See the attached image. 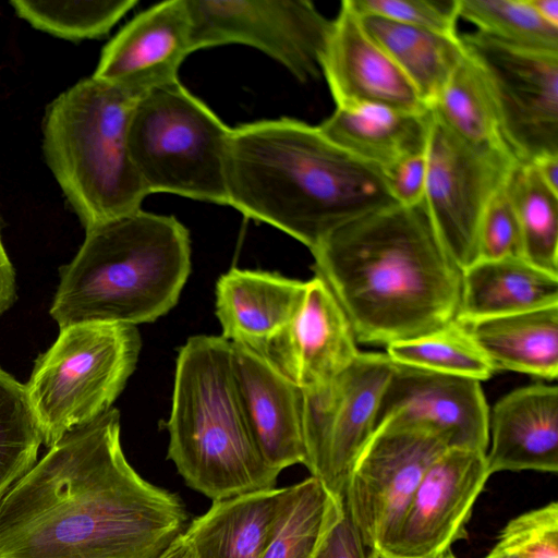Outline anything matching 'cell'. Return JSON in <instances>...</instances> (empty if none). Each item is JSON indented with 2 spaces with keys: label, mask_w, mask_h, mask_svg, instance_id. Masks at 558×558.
<instances>
[{
  "label": "cell",
  "mask_w": 558,
  "mask_h": 558,
  "mask_svg": "<svg viewBox=\"0 0 558 558\" xmlns=\"http://www.w3.org/2000/svg\"><path fill=\"white\" fill-rule=\"evenodd\" d=\"M186 521L180 497L128 462L111 408L66 433L0 499V558H157Z\"/></svg>",
  "instance_id": "cell-1"
},
{
  "label": "cell",
  "mask_w": 558,
  "mask_h": 558,
  "mask_svg": "<svg viewBox=\"0 0 558 558\" xmlns=\"http://www.w3.org/2000/svg\"><path fill=\"white\" fill-rule=\"evenodd\" d=\"M311 252L360 343L387 347L457 319L462 270L424 202L365 215Z\"/></svg>",
  "instance_id": "cell-2"
},
{
  "label": "cell",
  "mask_w": 558,
  "mask_h": 558,
  "mask_svg": "<svg viewBox=\"0 0 558 558\" xmlns=\"http://www.w3.org/2000/svg\"><path fill=\"white\" fill-rule=\"evenodd\" d=\"M227 189L228 205L310 251L343 226L398 204L381 169L291 118L231 130Z\"/></svg>",
  "instance_id": "cell-3"
},
{
  "label": "cell",
  "mask_w": 558,
  "mask_h": 558,
  "mask_svg": "<svg viewBox=\"0 0 558 558\" xmlns=\"http://www.w3.org/2000/svg\"><path fill=\"white\" fill-rule=\"evenodd\" d=\"M190 270L184 226L138 209L86 230L74 258L60 268L50 315L60 328L155 322L178 303Z\"/></svg>",
  "instance_id": "cell-4"
},
{
  "label": "cell",
  "mask_w": 558,
  "mask_h": 558,
  "mask_svg": "<svg viewBox=\"0 0 558 558\" xmlns=\"http://www.w3.org/2000/svg\"><path fill=\"white\" fill-rule=\"evenodd\" d=\"M230 341L193 336L180 348L166 428L168 459L192 489L211 500L276 487L233 379Z\"/></svg>",
  "instance_id": "cell-5"
},
{
  "label": "cell",
  "mask_w": 558,
  "mask_h": 558,
  "mask_svg": "<svg viewBox=\"0 0 558 558\" xmlns=\"http://www.w3.org/2000/svg\"><path fill=\"white\" fill-rule=\"evenodd\" d=\"M137 99L90 76L46 110L45 158L85 230L141 209L148 195L128 141Z\"/></svg>",
  "instance_id": "cell-6"
},
{
  "label": "cell",
  "mask_w": 558,
  "mask_h": 558,
  "mask_svg": "<svg viewBox=\"0 0 558 558\" xmlns=\"http://www.w3.org/2000/svg\"><path fill=\"white\" fill-rule=\"evenodd\" d=\"M231 130L179 81L144 94L128 141L146 193L228 205Z\"/></svg>",
  "instance_id": "cell-7"
},
{
  "label": "cell",
  "mask_w": 558,
  "mask_h": 558,
  "mask_svg": "<svg viewBox=\"0 0 558 558\" xmlns=\"http://www.w3.org/2000/svg\"><path fill=\"white\" fill-rule=\"evenodd\" d=\"M141 345L132 325L60 328L56 341L36 359L26 384L47 448L111 409L135 369Z\"/></svg>",
  "instance_id": "cell-8"
},
{
  "label": "cell",
  "mask_w": 558,
  "mask_h": 558,
  "mask_svg": "<svg viewBox=\"0 0 558 558\" xmlns=\"http://www.w3.org/2000/svg\"><path fill=\"white\" fill-rule=\"evenodd\" d=\"M449 447L434 427L395 414L383 420L349 474L345 511L369 549L393 536L423 475Z\"/></svg>",
  "instance_id": "cell-9"
},
{
  "label": "cell",
  "mask_w": 558,
  "mask_h": 558,
  "mask_svg": "<svg viewBox=\"0 0 558 558\" xmlns=\"http://www.w3.org/2000/svg\"><path fill=\"white\" fill-rule=\"evenodd\" d=\"M430 114L423 202L441 242L463 270L478 259L483 215L519 160L507 148L463 141Z\"/></svg>",
  "instance_id": "cell-10"
},
{
  "label": "cell",
  "mask_w": 558,
  "mask_h": 558,
  "mask_svg": "<svg viewBox=\"0 0 558 558\" xmlns=\"http://www.w3.org/2000/svg\"><path fill=\"white\" fill-rule=\"evenodd\" d=\"M460 37L486 78L514 157L533 162L558 155V52L511 46L477 31Z\"/></svg>",
  "instance_id": "cell-11"
},
{
  "label": "cell",
  "mask_w": 558,
  "mask_h": 558,
  "mask_svg": "<svg viewBox=\"0 0 558 558\" xmlns=\"http://www.w3.org/2000/svg\"><path fill=\"white\" fill-rule=\"evenodd\" d=\"M393 362L386 353L360 352L330 385L302 389L305 466L343 497L351 469L376 428Z\"/></svg>",
  "instance_id": "cell-12"
},
{
  "label": "cell",
  "mask_w": 558,
  "mask_h": 558,
  "mask_svg": "<svg viewBox=\"0 0 558 558\" xmlns=\"http://www.w3.org/2000/svg\"><path fill=\"white\" fill-rule=\"evenodd\" d=\"M193 51L242 44L268 54L299 81L317 78L331 29L305 0H186Z\"/></svg>",
  "instance_id": "cell-13"
},
{
  "label": "cell",
  "mask_w": 558,
  "mask_h": 558,
  "mask_svg": "<svg viewBox=\"0 0 558 558\" xmlns=\"http://www.w3.org/2000/svg\"><path fill=\"white\" fill-rule=\"evenodd\" d=\"M489 476L485 452L445 450L426 470L381 550L400 558H439L450 551L468 537L466 523Z\"/></svg>",
  "instance_id": "cell-14"
},
{
  "label": "cell",
  "mask_w": 558,
  "mask_h": 558,
  "mask_svg": "<svg viewBox=\"0 0 558 558\" xmlns=\"http://www.w3.org/2000/svg\"><path fill=\"white\" fill-rule=\"evenodd\" d=\"M305 282L288 327L255 352L300 388L315 389L330 385L360 351L352 326L327 283L317 275Z\"/></svg>",
  "instance_id": "cell-15"
},
{
  "label": "cell",
  "mask_w": 558,
  "mask_h": 558,
  "mask_svg": "<svg viewBox=\"0 0 558 558\" xmlns=\"http://www.w3.org/2000/svg\"><path fill=\"white\" fill-rule=\"evenodd\" d=\"M399 414L445 435L450 448L488 450L489 408L475 379L393 362L381 392L376 426Z\"/></svg>",
  "instance_id": "cell-16"
},
{
  "label": "cell",
  "mask_w": 558,
  "mask_h": 558,
  "mask_svg": "<svg viewBox=\"0 0 558 558\" xmlns=\"http://www.w3.org/2000/svg\"><path fill=\"white\" fill-rule=\"evenodd\" d=\"M191 52L186 0H169L130 21L104 47L92 76L140 98L179 81V69Z\"/></svg>",
  "instance_id": "cell-17"
},
{
  "label": "cell",
  "mask_w": 558,
  "mask_h": 558,
  "mask_svg": "<svg viewBox=\"0 0 558 558\" xmlns=\"http://www.w3.org/2000/svg\"><path fill=\"white\" fill-rule=\"evenodd\" d=\"M320 71L337 108L381 105L409 111L428 109L407 76L367 34L347 0L332 20Z\"/></svg>",
  "instance_id": "cell-18"
},
{
  "label": "cell",
  "mask_w": 558,
  "mask_h": 558,
  "mask_svg": "<svg viewBox=\"0 0 558 558\" xmlns=\"http://www.w3.org/2000/svg\"><path fill=\"white\" fill-rule=\"evenodd\" d=\"M230 350L236 391L262 457L279 473L305 464L302 389L247 347L230 342Z\"/></svg>",
  "instance_id": "cell-19"
},
{
  "label": "cell",
  "mask_w": 558,
  "mask_h": 558,
  "mask_svg": "<svg viewBox=\"0 0 558 558\" xmlns=\"http://www.w3.org/2000/svg\"><path fill=\"white\" fill-rule=\"evenodd\" d=\"M489 474L558 471V388L525 386L507 393L489 411Z\"/></svg>",
  "instance_id": "cell-20"
},
{
  "label": "cell",
  "mask_w": 558,
  "mask_h": 558,
  "mask_svg": "<svg viewBox=\"0 0 558 558\" xmlns=\"http://www.w3.org/2000/svg\"><path fill=\"white\" fill-rule=\"evenodd\" d=\"M305 281L277 272L231 268L216 283V316L221 337L258 350L294 317Z\"/></svg>",
  "instance_id": "cell-21"
},
{
  "label": "cell",
  "mask_w": 558,
  "mask_h": 558,
  "mask_svg": "<svg viewBox=\"0 0 558 558\" xmlns=\"http://www.w3.org/2000/svg\"><path fill=\"white\" fill-rule=\"evenodd\" d=\"M290 486L213 500L182 533L195 558H260Z\"/></svg>",
  "instance_id": "cell-22"
},
{
  "label": "cell",
  "mask_w": 558,
  "mask_h": 558,
  "mask_svg": "<svg viewBox=\"0 0 558 558\" xmlns=\"http://www.w3.org/2000/svg\"><path fill=\"white\" fill-rule=\"evenodd\" d=\"M432 114L381 105L337 108L318 126L343 150L381 170L425 153Z\"/></svg>",
  "instance_id": "cell-23"
},
{
  "label": "cell",
  "mask_w": 558,
  "mask_h": 558,
  "mask_svg": "<svg viewBox=\"0 0 558 558\" xmlns=\"http://www.w3.org/2000/svg\"><path fill=\"white\" fill-rule=\"evenodd\" d=\"M558 304V276L520 257L477 259L462 270V324Z\"/></svg>",
  "instance_id": "cell-24"
},
{
  "label": "cell",
  "mask_w": 558,
  "mask_h": 558,
  "mask_svg": "<svg viewBox=\"0 0 558 558\" xmlns=\"http://www.w3.org/2000/svg\"><path fill=\"white\" fill-rule=\"evenodd\" d=\"M464 325L497 371L557 378L558 304Z\"/></svg>",
  "instance_id": "cell-25"
},
{
  "label": "cell",
  "mask_w": 558,
  "mask_h": 558,
  "mask_svg": "<svg viewBox=\"0 0 558 558\" xmlns=\"http://www.w3.org/2000/svg\"><path fill=\"white\" fill-rule=\"evenodd\" d=\"M359 16L367 34L407 76L428 108L466 54L461 37L379 16Z\"/></svg>",
  "instance_id": "cell-26"
},
{
  "label": "cell",
  "mask_w": 558,
  "mask_h": 558,
  "mask_svg": "<svg viewBox=\"0 0 558 558\" xmlns=\"http://www.w3.org/2000/svg\"><path fill=\"white\" fill-rule=\"evenodd\" d=\"M344 511L343 497L310 476L290 486L260 558H315Z\"/></svg>",
  "instance_id": "cell-27"
},
{
  "label": "cell",
  "mask_w": 558,
  "mask_h": 558,
  "mask_svg": "<svg viewBox=\"0 0 558 558\" xmlns=\"http://www.w3.org/2000/svg\"><path fill=\"white\" fill-rule=\"evenodd\" d=\"M428 109L463 141L482 147L509 149L501 135L486 78L468 51Z\"/></svg>",
  "instance_id": "cell-28"
},
{
  "label": "cell",
  "mask_w": 558,
  "mask_h": 558,
  "mask_svg": "<svg viewBox=\"0 0 558 558\" xmlns=\"http://www.w3.org/2000/svg\"><path fill=\"white\" fill-rule=\"evenodd\" d=\"M522 242V258L558 276V194L531 162H518L508 179Z\"/></svg>",
  "instance_id": "cell-29"
},
{
  "label": "cell",
  "mask_w": 558,
  "mask_h": 558,
  "mask_svg": "<svg viewBox=\"0 0 558 558\" xmlns=\"http://www.w3.org/2000/svg\"><path fill=\"white\" fill-rule=\"evenodd\" d=\"M386 354L397 364L477 381L497 372L466 326L457 319L421 337L390 343Z\"/></svg>",
  "instance_id": "cell-30"
},
{
  "label": "cell",
  "mask_w": 558,
  "mask_h": 558,
  "mask_svg": "<svg viewBox=\"0 0 558 558\" xmlns=\"http://www.w3.org/2000/svg\"><path fill=\"white\" fill-rule=\"evenodd\" d=\"M41 444L26 385L0 367V499L35 465Z\"/></svg>",
  "instance_id": "cell-31"
},
{
  "label": "cell",
  "mask_w": 558,
  "mask_h": 558,
  "mask_svg": "<svg viewBox=\"0 0 558 558\" xmlns=\"http://www.w3.org/2000/svg\"><path fill=\"white\" fill-rule=\"evenodd\" d=\"M136 3V0L10 1L16 15L33 27L69 40L106 35Z\"/></svg>",
  "instance_id": "cell-32"
},
{
  "label": "cell",
  "mask_w": 558,
  "mask_h": 558,
  "mask_svg": "<svg viewBox=\"0 0 558 558\" xmlns=\"http://www.w3.org/2000/svg\"><path fill=\"white\" fill-rule=\"evenodd\" d=\"M458 14L500 43L558 52V27L545 22L529 0H459Z\"/></svg>",
  "instance_id": "cell-33"
},
{
  "label": "cell",
  "mask_w": 558,
  "mask_h": 558,
  "mask_svg": "<svg viewBox=\"0 0 558 558\" xmlns=\"http://www.w3.org/2000/svg\"><path fill=\"white\" fill-rule=\"evenodd\" d=\"M495 547L513 558H558V504L551 501L510 520Z\"/></svg>",
  "instance_id": "cell-34"
},
{
  "label": "cell",
  "mask_w": 558,
  "mask_h": 558,
  "mask_svg": "<svg viewBox=\"0 0 558 558\" xmlns=\"http://www.w3.org/2000/svg\"><path fill=\"white\" fill-rule=\"evenodd\" d=\"M359 15H374L447 35H457L459 0H347Z\"/></svg>",
  "instance_id": "cell-35"
},
{
  "label": "cell",
  "mask_w": 558,
  "mask_h": 558,
  "mask_svg": "<svg viewBox=\"0 0 558 558\" xmlns=\"http://www.w3.org/2000/svg\"><path fill=\"white\" fill-rule=\"evenodd\" d=\"M477 250L478 259L522 258L520 227L508 190V180L483 215Z\"/></svg>",
  "instance_id": "cell-36"
},
{
  "label": "cell",
  "mask_w": 558,
  "mask_h": 558,
  "mask_svg": "<svg viewBox=\"0 0 558 558\" xmlns=\"http://www.w3.org/2000/svg\"><path fill=\"white\" fill-rule=\"evenodd\" d=\"M383 172L398 204L411 206L423 202L426 182L425 153L403 158Z\"/></svg>",
  "instance_id": "cell-37"
},
{
  "label": "cell",
  "mask_w": 558,
  "mask_h": 558,
  "mask_svg": "<svg viewBox=\"0 0 558 558\" xmlns=\"http://www.w3.org/2000/svg\"><path fill=\"white\" fill-rule=\"evenodd\" d=\"M365 547L344 507L315 558H367Z\"/></svg>",
  "instance_id": "cell-38"
},
{
  "label": "cell",
  "mask_w": 558,
  "mask_h": 558,
  "mask_svg": "<svg viewBox=\"0 0 558 558\" xmlns=\"http://www.w3.org/2000/svg\"><path fill=\"white\" fill-rule=\"evenodd\" d=\"M15 298V271L5 252L0 233V315L12 306Z\"/></svg>",
  "instance_id": "cell-39"
},
{
  "label": "cell",
  "mask_w": 558,
  "mask_h": 558,
  "mask_svg": "<svg viewBox=\"0 0 558 558\" xmlns=\"http://www.w3.org/2000/svg\"><path fill=\"white\" fill-rule=\"evenodd\" d=\"M542 181L558 194V155H548L531 162Z\"/></svg>",
  "instance_id": "cell-40"
},
{
  "label": "cell",
  "mask_w": 558,
  "mask_h": 558,
  "mask_svg": "<svg viewBox=\"0 0 558 558\" xmlns=\"http://www.w3.org/2000/svg\"><path fill=\"white\" fill-rule=\"evenodd\" d=\"M529 3L545 22L558 27V0H529Z\"/></svg>",
  "instance_id": "cell-41"
},
{
  "label": "cell",
  "mask_w": 558,
  "mask_h": 558,
  "mask_svg": "<svg viewBox=\"0 0 558 558\" xmlns=\"http://www.w3.org/2000/svg\"><path fill=\"white\" fill-rule=\"evenodd\" d=\"M157 558H195V556L183 534H180Z\"/></svg>",
  "instance_id": "cell-42"
},
{
  "label": "cell",
  "mask_w": 558,
  "mask_h": 558,
  "mask_svg": "<svg viewBox=\"0 0 558 558\" xmlns=\"http://www.w3.org/2000/svg\"><path fill=\"white\" fill-rule=\"evenodd\" d=\"M367 558H400V557L388 554L381 549L374 548V549H369V553L367 554Z\"/></svg>",
  "instance_id": "cell-43"
},
{
  "label": "cell",
  "mask_w": 558,
  "mask_h": 558,
  "mask_svg": "<svg viewBox=\"0 0 558 558\" xmlns=\"http://www.w3.org/2000/svg\"><path fill=\"white\" fill-rule=\"evenodd\" d=\"M483 558H513L507 553L498 549L497 547H493L492 550Z\"/></svg>",
  "instance_id": "cell-44"
},
{
  "label": "cell",
  "mask_w": 558,
  "mask_h": 558,
  "mask_svg": "<svg viewBox=\"0 0 558 558\" xmlns=\"http://www.w3.org/2000/svg\"><path fill=\"white\" fill-rule=\"evenodd\" d=\"M439 558H456V557L453 556V554L450 550V551H448L447 554H445L444 556H441Z\"/></svg>",
  "instance_id": "cell-45"
}]
</instances>
